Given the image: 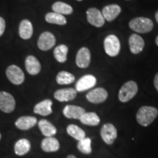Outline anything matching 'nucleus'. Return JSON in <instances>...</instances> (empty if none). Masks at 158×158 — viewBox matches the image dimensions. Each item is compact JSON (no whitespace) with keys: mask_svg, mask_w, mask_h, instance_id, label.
<instances>
[{"mask_svg":"<svg viewBox=\"0 0 158 158\" xmlns=\"http://www.w3.org/2000/svg\"><path fill=\"white\" fill-rule=\"evenodd\" d=\"M158 110L155 107L143 106L138 110L136 114V119L139 124L143 127H147L153 122L157 116Z\"/></svg>","mask_w":158,"mask_h":158,"instance_id":"nucleus-1","label":"nucleus"},{"mask_svg":"<svg viewBox=\"0 0 158 158\" xmlns=\"http://www.w3.org/2000/svg\"><path fill=\"white\" fill-rule=\"evenodd\" d=\"M129 27L136 32L145 34L152 30L154 24L152 21L148 18L138 17L130 21Z\"/></svg>","mask_w":158,"mask_h":158,"instance_id":"nucleus-2","label":"nucleus"},{"mask_svg":"<svg viewBox=\"0 0 158 158\" xmlns=\"http://www.w3.org/2000/svg\"><path fill=\"white\" fill-rule=\"evenodd\" d=\"M138 92V85L133 81L125 83L118 92V99L122 102H128L133 99Z\"/></svg>","mask_w":158,"mask_h":158,"instance_id":"nucleus-3","label":"nucleus"},{"mask_svg":"<svg viewBox=\"0 0 158 158\" xmlns=\"http://www.w3.org/2000/svg\"><path fill=\"white\" fill-rule=\"evenodd\" d=\"M105 51L108 56H116L120 51V42L114 35H110L104 40Z\"/></svg>","mask_w":158,"mask_h":158,"instance_id":"nucleus-4","label":"nucleus"},{"mask_svg":"<svg viewBox=\"0 0 158 158\" xmlns=\"http://www.w3.org/2000/svg\"><path fill=\"white\" fill-rule=\"evenodd\" d=\"M6 76L10 81L15 85H20L24 81V73L16 65L9 66L6 70Z\"/></svg>","mask_w":158,"mask_h":158,"instance_id":"nucleus-5","label":"nucleus"},{"mask_svg":"<svg viewBox=\"0 0 158 158\" xmlns=\"http://www.w3.org/2000/svg\"><path fill=\"white\" fill-rule=\"evenodd\" d=\"M15 108V100L8 92H0V110L5 113H11Z\"/></svg>","mask_w":158,"mask_h":158,"instance_id":"nucleus-6","label":"nucleus"},{"mask_svg":"<svg viewBox=\"0 0 158 158\" xmlns=\"http://www.w3.org/2000/svg\"><path fill=\"white\" fill-rule=\"evenodd\" d=\"M56 43V38L52 33L49 31H45L40 36L37 45L38 48L42 51H48L54 46Z\"/></svg>","mask_w":158,"mask_h":158,"instance_id":"nucleus-7","label":"nucleus"},{"mask_svg":"<svg viewBox=\"0 0 158 158\" xmlns=\"http://www.w3.org/2000/svg\"><path fill=\"white\" fill-rule=\"evenodd\" d=\"M100 135L105 143L110 145L114 143L117 137V130L112 124H106L101 128Z\"/></svg>","mask_w":158,"mask_h":158,"instance_id":"nucleus-8","label":"nucleus"},{"mask_svg":"<svg viewBox=\"0 0 158 158\" xmlns=\"http://www.w3.org/2000/svg\"><path fill=\"white\" fill-rule=\"evenodd\" d=\"M88 22L95 27H101L104 25L105 19L101 12L98 9L92 7L86 11Z\"/></svg>","mask_w":158,"mask_h":158,"instance_id":"nucleus-9","label":"nucleus"},{"mask_svg":"<svg viewBox=\"0 0 158 158\" xmlns=\"http://www.w3.org/2000/svg\"><path fill=\"white\" fill-rule=\"evenodd\" d=\"M108 98V92L103 88H96L86 94V99L92 103H101Z\"/></svg>","mask_w":158,"mask_h":158,"instance_id":"nucleus-10","label":"nucleus"},{"mask_svg":"<svg viewBox=\"0 0 158 158\" xmlns=\"http://www.w3.org/2000/svg\"><path fill=\"white\" fill-rule=\"evenodd\" d=\"M97 79L92 75H86L78 81L76 85V90L77 92H84L95 86Z\"/></svg>","mask_w":158,"mask_h":158,"instance_id":"nucleus-11","label":"nucleus"},{"mask_svg":"<svg viewBox=\"0 0 158 158\" xmlns=\"http://www.w3.org/2000/svg\"><path fill=\"white\" fill-rule=\"evenodd\" d=\"M77 95V91L73 88L61 89L55 92L54 98L60 102H68L73 100Z\"/></svg>","mask_w":158,"mask_h":158,"instance_id":"nucleus-12","label":"nucleus"},{"mask_svg":"<svg viewBox=\"0 0 158 158\" xmlns=\"http://www.w3.org/2000/svg\"><path fill=\"white\" fill-rule=\"evenodd\" d=\"M91 54L87 48H81L76 55V62L77 66L80 68H86L90 64Z\"/></svg>","mask_w":158,"mask_h":158,"instance_id":"nucleus-13","label":"nucleus"},{"mask_svg":"<svg viewBox=\"0 0 158 158\" xmlns=\"http://www.w3.org/2000/svg\"><path fill=\"white\" fill-rule=\"evenodd\" d=\"M86 113V110L80 106L68 105L66 106L63 110V114L65 117L68 118H76L80 119L81 117Z\"/></svg>","mask_w":158,"mask_h":158,"instance_id":"nucleus-14","label":"nucleus"},{"mask_svg":"<svg viewBox=\"0 0 158 158\" xmlns=\"http://www.w3.org/2000/svg\"><path fill=\"white\" fill-rule=\"evenodd\" d=\"M144 40L138 35L133 34L129 38V45L130 51L134 54H139L144 48Z\"/></svg>","mask_w":158,"mask_h":158,"instance_id":"nucleus-15","label":"nucleus"},{"mask_svg":"<svg viewBox=\"0 0 158 158\" xmlns=\"http://www.w3.org/2000/svg\"><path fill=\"white\" fill-rule=\"evenodd\" d=\"M121 10L122 9L119 6L113 4V5L106 6L102 9V14L105 20H106L107 21H112L119 15Z\"/></svg>","mask_w":158,"mask_h":158,"instance_id":"nucleus-16","label":"nucleus"},{"mask_svg":"<svg viewBox=\"0 0 158 158\" xmlns=\"http://www.w3.org/2000/svg\"><path fill=\"white\" fill-rule=\"evenodd\" d=\"M25 66L27 71L30 75L35 76L38 74L41 70V64L36 57L28 56L25 61Z\"/></svg>","mask_w":158,"mask_h":158,"instance_id":"nucleus-17","label":"nucleus"},{"mask_svg":"<svg viewBox=\"0 0 158 158\" xmlns=\"http://www.w3.org/2000/svg\"><path fill=\"white\" fill-rule=\"evenodd\" d=\"M37 118L34 116H24L18 118L15 122V126L21 130H27L33 127L37 124Z\"/></svg>","mask_w":158,"mask_h":158,"instance_id":"nucleus-18","label":"nucleus"},{"mask_svg":"<svg viewBox=\"0 0 158 158\" xmlns=\"http://www.w3.org/2000/svg\"><path fill=\"white\" fill-rule=\"evenodd\" d=\"M59 147V142L54 137H46L41 143V148L45 152H55L58 151Z\"/></svg>","mask_w":158,"mask_h":158,"instance_id":"nucleus-19","label":"nucleus"},{"mask_svg":"<svg viewBox=\"0 0 158 158\" xmlns=\"http://www.w3.org/2000/svg\"><path fill=\"white\" fill-rule=\"evenodd\" d=\"M53 102L51 100H44L37 103L34 108V112L35 114L41 116H48L52 113Z\"/></svg>","mask_w":158,"mask_h":158,"instance_id":"nucleus-20","label":"nucleus"},{"mask_svg":"<svg viewBox=\"0 0 158 158\" xmlns=\"http://www.w3.org/2000/svg\"><path fill=\"white\" fill-rule=\"evenodd\" d=\"M38 127L41 133L45 137H53L56 133V128L46 119H41L38 122Z\"/></svg>","mask_w":158,"mask_h":158,"instance_id":"nucleus-21","label":"nucleus"},{"mask_svg":"<svg viewBox=\"0 0 158 158\" xmlns=\"http://www.w3.org/2000/svg\"><path fill=\"white\" fill-rule=\"evenodd\" d=\"M33 27L29 20H23L19 25V35L23 40H28L32 36Z\"/></svg>","mask_w":158,"mask_h":158,"instance_id":"nucleus-22","label":"nucleus"},{"mask_svg":"<svg viewBox=\"0 0 158 158\" xmlns=\"http://www.w3.org/2000/svg\"><path fill=\"white\" fill-rule=\"evenodd\" d=\"M31 143L29 140L26 138H22L18 141L15 144L14 151L15 155L19 156L25 155L30 151Z\"/></svg>","mask_w":158,"mask_h":158,"instance_id":"nucleus-23","label":"nucleus"},{"mask_svg":"<svg viewBox=\"0 0 158 158\" xmlns=\"http://www.w3.org/2000/svg\"><path fill=\"white\" fill-rule=\"evenodd\" d=\"M79 120L82 124L89 126H97L100 122V117L94 112H86Z\"/></svg>","mask_w":158,"mask_h":158,"instance_id":"nucleus-24","label":"nucleus"},{"mask_svg":"<svg viewBox=\"0 0 158 158\" xmlns=\"http://www.w3.org/2000/svg\"><path fill=\"white\" fill-rule=\"evenodd\" d=\"M52 9L54 13H59L61 15H70L73 12V7L68 4L62 2H56L52 5Z\"/></svg>","mask_w":158,"mask_h":158,"instance_id":"nucleus-25","label":"nucleus"},{"mask_svg":"<svg viewBox=\"0 0 158 158\" xmlns=\"http://www.w3.org/2000/svg\"><path fill=\"white\" fill-rule=\"evenodd\" d=\"M67 132L71 137L75 138L77 141H80L83 138H86V134L84 130L75 124H70L67 127Z\"/></svg>","mask_w":158,"mask_h":158,"instance_id":"nucleus-26","label":"nucleus"},{"mask_svg":"<svg viewBox=\"0 0 158 158\" xmlns=\"http://www.w3.org/2000/svg\"><path fill=\"white\" fill-rule=\"evenodd\" d=\"M45 21L48 23L58 25H64L67 23V20L64 15L54 13V12L47 13L45 15Z\"/></svg>","mask_w":158,"mask_h":158,"instance_id":"nucleus-27","label":"nucleus"},{"mask_svg":"<svg viewBox=\"0 0 158 158\" xmlns=\"http://www.w3.org/2000/svg\"><path fill=\"white\" fill-rule=\"evenodd\" d=\"M68 52V48L65 45H59L56 47L54 51L55 59L60 63H64L67 61V55Z\"/></svg>","mask_w":158,"mask_h":158,"instance_id":"nucleus-28","label":"nucleus"},{"mask_svg":"<svg viewBox=\"0 0 158 158\" xmlns=\"http://www.w3.org/2000/svg\"><path fill=\"white\" fill-rule=\"evenodd\" d=\"M74 81L75 76L73 75L66 71H61L56 76V82L60 85L70 84L74 82Z\"/></svg>","mask_w":158,"mask_h":158,"instance_id":"nucleus-29","label":"nucleus"},{"mask_svg":"<svg viewBox=\"0 0 158 158\" xmlns=\"http://www.w3.org/2000/svg\"><path fill=\"white\" fill-rule=\"evenodd\" d=\"M77 148L81 153L85 155H89L92 152V147H91V139L89 138H84L78 141Z\"/></svg>","mask_w":158,"mask_h":158,"instance_id":"nucleus-30","label":"nucleus"},{"mask_svg":"<svg viewBox=\"0 0 158 158\" xmlns=\"http://www.w3.org/2000/svg\"><path fill=\"white\" fill-rule=\"evenodd\" d=\"M5 21L3 18L0 17V37L5 32Z\"/></svg>","mask_w":158,"mask_h":158,"instance_id":"nucleus-31","label":"nucleus"},{"mask_svg":"<svg viewBox=\"0 0 158 158\" xmlns=\"http://www.w3.org/2000/svg\"><path fill=\"white\" fill-rule=\"evenodd\" d=\"M154 85H155L156 89L158 92V73L156 74L155 79H154Z\"/></svg>","mask_w":158,"mask_h":158,"instance_id":"nucleus-32","label":"nucleus"},{"mask_svg":"<svg viewBox=\"0 0 158 158\" xmlns=\"http://www.w3.org/2000/svg\"><path fill=\"white\" fill-rule=\"evenodd\" d=\"M155 19H156V21H157V22L158 23V11H157V13H155Z\"/></svg>","mask_w":158,"mask_h":158,"instance_id":"nucleus-33","label":"nucleus"},{"mask_svg":"<svg viewBox=\"0 0 158 158\" xmlns=\"http://www.w3.org/2000/svg\"><path fill=\"white\" fill-rule=\"evenodd\" d=\"M67 158H77V157L74 155H69V156H68V157Z\"/></svg>","mask_w":158,"mask_h":158,"instance_id":"nucleus-34","label":"nucleus"},{"mask_svg":"<svg viewBox=\"0 0 158 158\" xmlns=\"http://www.w3.org/2000/svg\"><path fill=\"white\" fill-rule=\"evenodd\" d=\"M155 42H156V44L157 45V46H158V36L156 37V40H155Z\"/></svg>","mask_w":158,"mask_h":158,"instance_id":"nucleus-35","label":"nucleus"},{"mask_svg":"<svg viewBox=\"0 0 158 158\" xmlns=\"http://www.w3.org/2000/svg\"><path fill=\"white\" fill-rule=\"evenodd\" d=\"M1 138H2V135H1V133H0V140H1Z\"/></svg>","mask_w":158,"mask_h":158,"instance_id":"nucleus-36","label":"nucleus"},{"mask_svg":"<svg viewBox=\"0 0 158 158\" xmlns=\"http://www.w3.org/2000/svg\"><path fill=\"white\" fill-rule=\"evenodd\" d=\"M77 1H82V0H77Z\"/></svg>","mask_w":158,"mask_h":158,"instance_id":"nucleus-37","label":"nucleus"}]
</instances>
